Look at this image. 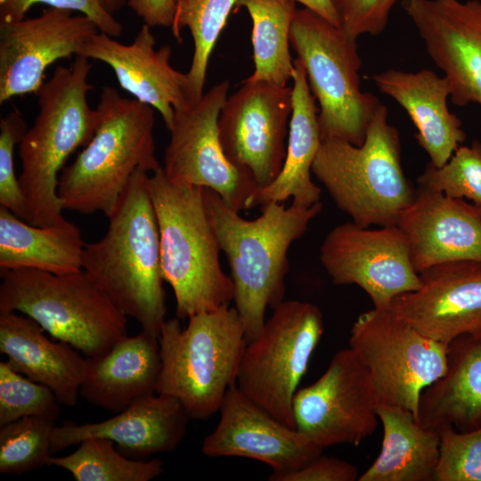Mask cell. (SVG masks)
I'll list each match as a JSON object with an SVG mask.
<instances>
[{"instance_id": "6da1fadb", "label": "cell", "mask_w": 481, "mask_h": 481, "mask_svg": "<svg viewBox=\"0 0 481 481\" xmlns=\"http://www.w3.org/2000/svg\"><path fill=\"white\" fill-rule=\"evenodd\" d=\"M209 222L221 251L225 255L233 283V302L241 319L247 343L262 330L265 311L285 297L289 270L290 245L306 232L322 209V202L310 208L271 202L262 214L248 220L231 208L213 190L203 188Z\"/></svg>"}, {"instance_id": "7a4b0ae2", "label": "cell", "mask_w": 481, "mask_h": 481, "mask_svg": "<svg viewBox=\"0 0 481 481\" xmlns=\"http://www.w3.org/2000/svg\"><path fill=\"white\" fill-rule=\"evenodd\" d=\"M149 172L138 168L98 241L85 243L82 270L142 330L159 337L165 322L159 233Z\"/></svg>"}, {"instance_id": "3957f363", "label": "cell", "mask_w": 481, "mask_h": 481, "mask_svg": "<svg viewBox=\"0 0 481 481\" xmlns=\"http://www.w3.org/2000/svg\"><path fill=\"white\" fill-rule=\"evenodd\" d=\"M92 64L77 55L69 66H58L37 92L38 114L19 144L26 222L36 226L66 222L58 193L59 177L69 157L94 136L99 115L87 102Z\"/></svg>"}, {"instance_id": "277c9868", "label": "cell", "mask_w": 481, "mask_h": 481, "mask_svg": "<svg viewBox=\"0 0 481 481\" xmlns=\"http://www.w3.org/2000/svg\"><path fill=\"white\" fill-rule=\"evenodd\" d=\"M95 133L59 177L63 209L110 217L138 168L153 173L160 167L154 141V109L120 95L112 86L102 89L96 107Z\"/></svg>"}, {"instance_id": "5b68a950", "label": "cell", "mask_w": 481, "mask_h": 481, "mask_svg": "<svg viewBox=\"0 0 481 481\" xmlns=\"http://www.w3.org/2000/svg\"><path fill=\"white\" fill-rule=\"evenodd\" d=\"M164 281L172 288L180 320L233 301L230 276L220 264V247L209 222L203 188L169 180L162 167L149 175Z\"/></svg>"}, {"instance_id": "8992f818", "label": "cell", "mask_w": 481, "mask_h": 481, "mask_svg": "<svg viewBox=\"0 0 481 481\" xmlns=\"http://www.w3.org/2000/svg\"><path fill=\"white\" fill-rule=\"evenodd\" d=\"M387 114L380 103L360 146L322 140L312 166L336 206L362 227L397 225L416 194L402 167L399 131Z\"/></svg>"}, {"instance_id": "52a82bcc", "label": "cell", "mask_w": 481, "mask_h": 481, "mask_svg": "<svg viewBox=\"0 0 481 481\" xmlns=\"http://www.w3.org/2000/svg\"><path fill=\"white\" fill-rule=\"evenodd\" d=\"M188 320L185 328L177 317L162 325L156 394L175 398L190 419L207 420L236 383L247 341L234 306L224 305Z\"/></svg>"}, {"instance_id": "ba28073f", "label": "cell", "mask_w": 481, "mask_h": 481, "mask_svg": "<svg viewBox=\"0 0 481 481\" xmlns=\"http://www.w3.org/2000/svg\"><path fill=\"white\" fill-rule=\"evenodd\" d=\"M0 275V312L30 317L86 357L106 354L127 335L126 316L82 269L53 273L22 268Z\"/></svg>"}, {"instance_id": "9c48e42d", "label": "cell", "mask_w": 481, "mask_h": 481, "mask_svg": "<svg viewBox=\"0 0 481 481\" xmlns=\"http://www.w3.org/2000/svg\"><path fill=\"white\" fill-rule=\"evenodd\" d=\"M289 42L319 103L321 139L338 138L362 145L381 102L361 90L362 60L356 41L339 26L305 7L296 11Z\"/></svg>"}, {"instance_id": "30bf717a", "label": "cell", "mask_w": 481, "mask_h": 481, "mask_svg": "<svg viewBox=\"0 0 481 481\" xmlns=\"http://www.w3.org/2000/svg\"><path fill=\"white\" fill-rule=\"evenodd\" d=\"M273 311L244 347L236 386L273 418L296 428L293 399L322 336L323 318L317 306L295 299Z\"/></svg>"}, {"instance_id": "8fae6325", "label": "cell", "mask_w": 481, "mask_h": 481, "mask_svg": "<svg viewBox=\"0 0 481 481\" xmlns=\"http://www.w3.org/2000/svg\"><path fill=\"white\" fill-rule=\"evenodd\" d=\"M348 344L370 375L379 405L409 410L417 420L422 391L445 372L448 346L389 309L374 307L355 321Z\"/></svg>"}, {"instance_id": "7c38bea8", "label": "cell", "mask_w": 481, "mask_h": 481, "mask_svg": "<svg viewBox=\"0 0 481 481\" xmlns=\"http://www.w3.org/2000/svg\"><path fill=\"white\" fill-rule=\"evenodd\" d=\"M229 86L224 80L198 102L175 110L162 169L173 182L213 190L240 212L258 186L250 174L229 161L220 143L217 122Z\"/></svg>"}, {"instance_id": "4fadbf2b", "label": "cell", "mask_w": 481, "mask_h": 481, "mask_svg": "<svg viewBox=\"0 0 481 481\" xmlns=\"http://www.w3.org/2000/svg\"><path fill=\"white\" fill-rule=\"evenodd\" d=\"M319 257L335 285H357L374 308L388 309L395 298L420 286L409 238L398 225L338 224L324 238Z\"/></svg>"}, {"instance_id": "5bb4252c", "label": "cell", "mask_w": 481, "mask_h": 481, "mask_svg": "<svg viewBox=\"0 0 481 481\" xmlns=\"http://www.w3.org/2000/svg\"><path fill=\"white\" fill-rule=\"evenodd\" d=\"M378 400L370 375L348 347L338 351L323 374L298 389L295 428L321 447L359 445L375 431Z\"/></svg>"}, {"instance_id": "9a60e30c", "label": "cell", "mask_w": 481, "mask_h": 481, "mask_svg": "<svg viewBox=\"0 0 481 481\" xmlns=\"http://www.w3.org/2000/svg\"><path fill=\"white\" fill-rule=\"evenodd\" d=\"M291 112L292 87L249 79L221 109L217 127L224 154L252 175L258 189L281 171Z\"/></svg>"}, {"instance_id": "2e32d148", "label": "cell", "mask_w": 481, "mask_h": 481, "mask_svg": "<svg viewBox=\"0 0 481 481\" xmlns=\"http://www.w3.org/2000/svg\"><path fill=\"white\" fill-rule=\"evenodd\" d=\"M99 31L86 15L53 7L34 18L0 22V103L37 94L45 69L60 59L79 55Z\"/></svg>"}, {"instance_id": "e0dca14e", "label": "cell", "mask_w": 481, "mask_h": 481, "mask_svg": "<svg viewBox=\"0 0 481 481\" xmlns=\"http://www.w3.org/2000/svg\"><path fill=\"white\" fill-rule=\"evenodd\" d=\"M419 274L420 288L395 298L388 309L444 345L463 335L481 340V261L442 263Z\"/></svg>"}, {"instance_id": "ac0fdd59", "label": "cell", "mask_w": 481, "mask_h": 481, "mask_svg": "<svg viewBox=\"0 0 481 481\" xmlns=\"http://www.w3.org/2000/svg\"><path fill=\"white\" fill-rule=\"evenodd\" d=\"M457 106H481V2L402 0Z\"/></svg>"}, {"instance_id": "d6986e66", "label": "cell", "mask_w": 481, "mask_h": 481, "mask_svg": "<svg viewBox=\"0 0 481 481\" xmlns=\"http://www.w3.org/2000/svg\"><path fill=\"white\" fill-rule=\"evenodd\" d=\"M216 428L205 436L208 457H243L283 474L300 469L323 450L308 436L279 421L233 384L219 410Z\"/></svg>"}, {"instance_id": "ffe728a7", "label": "cell", "mask_w": 481, "mask_h": 481, "mask_svg": "<svg viewBox=\"0 0 481 481\" xmlns=\"http://www.w3.org/2000/svg\"><path fill=\"white\" fill-rule=\"evenodd\" d=\"M151 28L143 24L129 45L99 31L87 40L79 55L108 64L119 86L135 99L158 110L168 130L175 110L190 102L188 78L187 74L172 67L170 45L155 49L156 39Z\"/></svg>"}, {"instance_id": "44dd1931", "label": "cell", "mask_w": 481, "mask_h": 481, "mask_svg": "<svg viewBox=\"0 0 481 481\" xmlns=\"http://www.w3.org/2000/svg\"><path fill=\"white\" fill-rule=\"evenodd\" d=\"M189 419L175 398L153 394L133 402L105 420L84 424L66 421L56 426L52 452L78 444L88 437H102L114 442L123 455L143 460L175 451L185 436Z\"/></svg>"}, {"instance_id": "7402d4cb", "label": "cell", "mask_w": 481, "mask_h": 481, "mask_svg": "<svg viewBox=\"0 0 481 481\" xmlns=\"http://www.w3.org/2000/svg\"><path fill=\"white\" fill-rule=\"evenodd\" d=\"M397 225L409 238L419 273L442 263L481 261V208L464 200L417 186Z\"/></svg>"}, {"instance_id": "603a6c76", "label": "cell", "mask_w": 481, "mask_h": 481, "mask_svg": "<svg viewBox=\"0 0 481 481\" xmlns=\"http://www.w3.org/2000/svg\"><path fill=\"white\" fill-rule=\"evenodd\" d=\"M372 80L380 93L407 112L417 129L415 138L429 161L436 167L445 164L466 140L461 119L448 108L450 87L445 77L430 69H390L374 74Z\"/></svg>"}, {"instance_id": "cb8c5ba5", "label": "cell", "mask_w": 481, "mask_h": 481, "mask_svg": "<svg viewBox=\"0 0 481 481\" xmlns=\"http://www.w3.org/2000/svg\"><path fill=\"white\" fill-rule=\"evenodd\" d=\"M44 331L27 315L0 312V352L13 370L49 387L61 404L75 406L86 357L67 342L51 341Z\"/></svg>"}, {"instance_id": "d4e9b609", "label": "cell", "mask_w": 481, "mask_h": 481, "mask_svg": "<svg viewBox=\"0 0 481 481\" xmlns=\"http://www.w3.org/2000/svg\"><path fill=\"white\" fill-rule=\"evenodd\" d=\"M160 365L158 337L143 330L133 337L126 335L106 354L86 357L79 395L117 413L156 393Z\"/></svg>"}, {"instance_id": "484cf974", "label": "cell", "mask_w": 481, "mask_h": 481, "mask_svg": "<svg viewBox=\"0 0 481 481\" xmlns=\"http://www.w3.org/2000/svg\"><path fill=\"white\" fill-rule=\"evenodd\" d=\"M293 64L292 112L284 163L273 183L252 194L247 209L284 202L289 198L294 206L310 208L321 200V188L311 179L312 166L322 143L316 100L302 61L297 57Z\"/></svg>"}, {"instance_id": "4316f807", "label": "cell", "mask_w": 481, "mask_h": 481, "mask_svg": "<svg viewBox=\"0 0 481 481\" xmlns=\"http://www.w3.org/2000/svg\"><path fill=\"white\" fill-rule=\"evenodd\" d=\"M417 420L436 430L481 427V340L463 335L448 345L445 372L422 391Z\"/></svg>"}, {"instance_id": "83f0119b", "label": "cell", "mask_w": 481, "mask_h": 481, "mask_svg": "<svg viewBox=\"0 0 481 481\" xmlns=\"http://www.w3.org/2000/svg\"><path fill=\"white\" fill-rule=\"evenodd\" d=\"M383 427L381 450L359 481H434L440 457V435L425 428L401 407L378 405Z\"/></svg>"}, {"instance_id": "f1b7e54d", "label": "cell", "mask_w": 481, "mask_h": 481, "mask_svg": "<svg viewBox=\"0 0 481 481\" xmlns=\"http://www.w3.org/2000/svg\"><path fill=\"white\" fill-rule=\"evenodd\" d=\"M84 246L73 223L36 226L0 206V272L22 268L77 272L82 269Z\"/></svg>"}, {"instance_id": "f546056e", "label": "cell", "mask_w": 481, "mask_h": 481, "mask_svg": "<svg viewBox=\"0 0 481 481\" xmlns=\"http://www.w3.org/2000/svg\"><path fill=\"white\" fill-rule=\"evenodd\" d=\"M252 20L254 71L247 78L287 86L294 71L289 32L297 11L292 0H238Z\"/></svg>"}, {"instance_id": "4dcf8cb0", "label": "cell", "mask_w": 481, "mask_h": 481, "mask_svg": "<svg viewBox=\"0 0 481 481\" xmlns=\"http://www.w3.org/2000/svg\"><path fill=\"white\" fill-rule=\"evenodd\" d=\"M78 444L65 456L50 455L46 466L63 469L77 481H150L163 472L160 460L128 458L107 438L88 437Z\"/></svg>"}, {"instance_id": "1f68e13d", "label": "cell", "mask_w": 481, "mask_h": 481, "mask_svg": "<svg viewBox=\"0 0 481 481\" xmlns=\"http://www.w3.org/2000/svg\"><path fill=\"white\" fill-rule=\"evenodd\" d=\"M238 0H179L172 32L178 42L188 28L193 40V56L187 74V96L195 102L203 96L209 58Z\"/></svg>"}, {"instance_id": "d6a6232c", "label": "cell", "mask_w": 481, "mask_h": 481, "mask_svg": "<svg viewBox=\"0 0 481 481\" xmlns=\"http://www.w3.org/2000/svg\"><path fill=\"white\" fill-rule=\"evenodd\" d=\"M55 421L29 416L0 426V473L22 475L45 466Z\"/></svg>"}, {"instance_id": "836d02e7", "label": "cell", "mask_w": 481, "mask_h": 481, "mask_svg": "<svg viewBox=\"0 0 481 481\" xmlns=\"http://www.w3.org/2000/svg\"><path fill=\"white\" fill-rule=\"evenodd\" d=\"M417 183L451 198L469 200L481 208V143L460 145L442 167L429 161Z\"/></svg>"}, {"instance_id": "e575fe53", "label": "cell", "mask_w": 481, "mask_h": 481, "mask_svg": "<svg viewBox=\"0 0 481 481\" xmlns=\"http://www.w3.org/2000/svg\"><path fill=\"white\" fill-rule=\"evenodd\" d=\"M60 404L49 387L0 362V426L29 416L56 420Z\"/></svg>"}, {"instance_id": "d590c367", "label": "cell", "mask_w": 481, "mask_h": 481, "mask_svg": "<svg viewBox=\"0 0 481 481\" xmlns=\"http://www.w3.org/2000/svg\"><path fill=\"white\" fill-rule=\"evenodd\" d=\"M440 457L434 481H481V427L458 431L437 430Z\"/></svg>"}, {"instance_id": "8d00e7d4", "label": "cell", "mask_w": 481, "mask_h": 481, "mask_svg": "<svg viewBox=\"0 0 481 481\" xmlns=\"http://www.w3.org/2000/svg\"><path fill=\"white\" fill-rule=\"evenodd\" d=\"M28 126L18 110L0 120V206L26 222L27 202L14 170V148L20 144Z\"/></svg>"}, {"instance_id": "74e56055", "label": "cell", "mask_w": 481, "mask_h": 481, "mask_svg": "<svg viewBox=\"0 0 481 481\" xmlns=\"http://www.w3.org/2000/svg\"><path fill=\"white\" fill-rule=\"evenodd\" d=\"M398 0H330L339 27L353 40L363 35L377 36L387 24Z\"/></svg>"}, {"instance_id": "f35d334b", "label": "cell", "mask_w": 481, "mask_h": 481, "mask_svg": "<svg viewBox=\"0 0 481 481\" xmlns=\"http://www.w3.org/2000/svg\"><path fill=\"white\" fill-rule=\"evenodd\" d=\"M37 4L79 12L88 17L101 32L112 37H119L123 30L122 24L105 9L102 0H0V22L21 20Z\"/></svg>"}, {"instance_id": "ab89813d", "label": "cell", "mask_w": 481, "mask_h": 481, "mask_svg": "<svg viewBox=\"0 0 481 481\" xmlns=\"http://www.w3.org/2000/svg\"><path fill=\"white\" fill-rule=\"evenodd\" d=\"M357 468L346 461L322 453L300 469L283 474L271 473L270 481H356Z\"/></svg>"}, {"instance_id": "60d3db41", "label": "cell", "mask_w": 481, "mask_h": 481, "mask_svg": "<svg viewBox=\"0 0 481 481\" xmlns=\"http://www.w3.org/2000/svg\"><path fill=\"white\" fill-rule=\"evenodd\" d=\"M127 5L150 27L172 28L176 0H127Z\"/></svg>"}, {"instance_id": "b9f144b4", "label": "cell", "mask_w": 481, "mask_h": 481, "mask_svg": "<svg viewBox=\"0 0 481 481\" xmlns=\"http://www.w3.org/2000/svg\"><path fill=\"white\" fill-rule=\"evenodd\" d=\"M302 4L306 8L322 16L330 23L339 26L337 13L330 0H292Z\"/></svg>"}, {"instance_id": "7bdbcfd3", "label": "cell", "mask_w": 481, "mask_h": 481, "mask_svg": "<svg viewBox=\"0 0 481 481\" xmlns=\"http://www.w3.org/2000/svg\"><path fill=\"white\" fill-rule=\"evenodd\" d=\"M102 3L105 9L113 14L124 6L126 0H102Z\"/></svg>"}, {"instance_id": "ee69618b", "label": "cell", "mask_w": 481, "mask_h": 481, "mask_svg": "<svg viewBox=\"0 0 481 481\" xmlns=\"http://www.w3.org/2000/svg\"><path fill=\"white\" fill-rule=\"evenodd\" d=\"M179 0H176V2H178Z\"/></svg>"}]
</instances>
